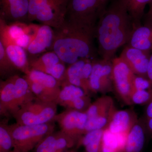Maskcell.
Returning <instances> with one entry per match:
<instances>
[{"label": "cell", "instance_id": "6da1fadb", "mask_svg": "<svg viewBox=\"0 0 152 152\" xmlns=\"http://www.w3.org/2000/svg\"><path fill=\"white\" fill-rule=\"evenodd\" d=\"M130 16L122 0L107 7L98 21L95 37L102 58L112 61L117 50L128 41L134 29Z\"/></svg>", "mask_w": 152, "mask_h": 152}, {"label": "cell", "instance_id": "7a4b0ae2", "mask_svg": "<svg viewBox=\"0 0 152 152\" xmlns=\"http://www.w3.org/2000/svg\"><path fill=\"white\" fill-rule=\"evenodd\" d=\"M54 30V38L50 50L54 52L66 64H72L85 59H94L96 55L94 34L66 21Z\"/></svg>", "mask_w": 152, "mask_h": 152}, {"label": "cell", "instance_id": "3957f363", "mask_svg": "<svg viewBox=\"0 0 152 152\" xmlns=\"http://www.w3.org/2000/svg\"><path fill=\"white\" fill-rule=\"evenodd\" d=\"M109 0H70L65 20L76 27L93 33Z\"/></svg>", "mask_w": 152, "mask_h": 152}, {"label": "cell", "instance_id": "277c9868", "mask_svg": "<svg viewBox=\"0 0 152 152\" xmlns=\"http://www.w3.org/2000/svg\"><path fill=\"white\" fill-rule=\"evenodd\" d=\"M70 0H29L28 23L37 21L51 27H59L65 20Z\"/></svg>", "mask_w": 152, "mask_h": 152}, {"label": "cell", "instance_id": "5b68a950", "mask_svg": "<svg viewBox=\"0 0 152 152\" xmlns=\"http://www.w3.org/2000/svg\"><path fill=\"white\" fill-rule=\"evenodd\" d=\"M54 122L39 125L9 124L14 148L23 152L32 151L42 140L55 130Z\"/></svg>", "mask_w": 152, "mask_h": 152}, {"label": "cell", "instance_id": "8992f818", "mask_svg": "<svg viewBox=\"0 0 152 152\" xmlns=\"http://www.w3.org/2000/svg\"><path fill=\"white\" fill-rule=\"evenodd\" d=\"M57 105L55 102H43L36 98L21 107L13 117L17 124L21 125H39L55 122Z\"/></svg>", "mask_w": 152, "mask_h": 152}, {"label": "cell", "instance_id": "52a82bcc", "mask_svg": "<svg viewBox=\"0 0 152 152\" xmlns=\"http://www.w3.org/2000/svg\"><path fill=\"white\" fill-rule=\"evenodd\" d=\"M24 77L36 98L43 102H56L61 90V83L56 79L32 69Z\"/></svg>", "mask_w": 152, "mask_h": 152}, {"label": "cell", "instance_id": "ba28073f", "mask_svg": "<svg viewBox=\"0 0 152 152\" xmlns=\"http://www.w3.org/2000/svg\"><path fill=\"white\" fill-rule=\"evenodd\" d=\"M114 89L120 99L127 105H132L131 96L134 91L136 75L121 57L112 60Z\"/></svg>", "mask_w": 152, "mask_h": 152}, {"label": "cell", "instance_id": "9c48e42d", "mask_svg": "<svg viewBox=\"0 0 152 152\" xmlns=\"http://www.w3.org/2000/svg\"><path fill=\"white\" fill-rule=\"evenodd\" d=\"M0 42L1 43L10 59L18 70L27 73L31 69L27 53L17 43L9 32L7 23L0 19Z\"/></svg>", "mask_w": 152, "mask_h": 152}, {"label": "cell", "instance_id": "30bf717a", "mask_svg": "<svg viewBox=\"0 0 152 152\" xmlns=\"http://www.w3.org/2000/svg\"><path fill=\"white\" fill-rule=\"evenodd\" d=\"M112 61L94 59L90 76V92L105 94L113 90Z\"/></svg>", "mask_w": 152, "mask_h": 152}, {"label": "cell", "instance_id": "8fae6325", "mask_svg": "<svg viewBox=\"0 0 152 152\" xmlns=\"http://www.w3.org/2000/svg\"><path fill=\"white\" fill-rule=\"evenodd\" d=\"M116 110L112 98L104 95L92 103L86 113L94 129H103L107 127Z\"/></svg>", "mask_w": 152, "mask_h": 152}, {"label": "cell", "instance_id": "7c38bea8", "mask_svg": "<svg viewBox=\"0 0 152 152\" xmlns=\"http://www.w3.org/2000/svg\"><path fill=\"white\" fill-rule=\"evenodd\" d=\"M88 121L86 112L72 109H66L57 114L54 121L56 122L62 132L78 140L85 134V129Z\"/></svg>", "mask_w": 152, "mask_h": 152}, {"label": "cell", "instance_id": "4fadbf2b", "mask_svg": "<svg viewBox=\"0 0 152 152\" xmlns=\"http://www.w3.org/2000/svg\"><path fill=\"white\" fill-rule=\"evenodd\" d=\"M29 60L31 69L50 75L60 83L64 80L66 69V64L53 51Z\"/></svg>", "mask_w": 152, "mask_h": 152}, {"label": "cell", "instance_id": "5bb4252c", "mask_svg": "<svg viewBox=\"0 0 152 152\" xmlns=\"http://www.w3.org/2000/svg\"><path fill=\"white\" fill-rule=\"evenodd\" d=\"M29 0H0V19L9 22L28 23Z\"/></svg>", "mask_w": 152, "mask_h": 152}, {"label": "cell", "instance_id": "9a60e30c", "mask_svg": "<svg viewBox=\"0 0 152 152\" xmlns=\"http://www.w3.org/2000/svg\"><path fill=\"white\" fill-rule=\"evenodd\" d=\"M151 52L145 51L127 45L120 57L127 63L136 75L148 78Z\"/></svg>", "mask_w": 152, "mask_h": 152}, {"label": "cell", "instance_id": "2e32d148", "mask_svg": "<svg viewBox=\"0 0 152 152\" xmlns=\"http://www.w3.org/2000/svg\"><path fill=\"white\" fill-rule=\"evenodd\" d=\"M14 94V86L12 77L0 82V115L9 118L18 111Z\"/></svg>", "mask_w": 152, "mask_h": 152}, {"label": "cell", "instance_id": "e0dca14e", "mask_svg": "<svg viewBox=\"0 0 152 152\" xmlns=\"http://www.w3.org/2000/svg\"><path fill=\"white\" fill-rule=\"evenodd\" d=\"M138 119L133 109H117L107 128L114 134L127 135Z\"/></svg>", "mask_w": 152, "mask_h": 152}, {"label": "cell", "instance_id": "ac0fdd59", "mask_svg": "<svg viewBox=\"0 0 152 152\" xmlns=\"http://www.w3.org/2000/svg\"><path fill=\"white\" fill-rule=\"evenodd\" d=\"M54 38V30L50 26L40 25L35 37L26 49L28 56H36L51 48Z\"/></svg>", "mask_w": 152, "mask_h": 152}, {"label": "cell", "instance_id": "d6986e66", "mask_svg": "<svg viewBox=\"0 0 152 152\" xmlns=\"http://www.w3.org/2000/svg\"><path fill=\"white\" fill-rule=\"evenodd\" d=\"M147 133L144 118L139 119L128 134L122 152H142Z\"/></svg>", "mask_w": 152, "mask_h": 152}, {"label": "cell", "instance_id": "ffe728a7", "mask_svg": "<svg viewBox=\"0 0 152 152\" xmlns=\"http://www.w3.org/2000/svg\"><path fill=\"white\" fill-rule=\"evenodd\" d=\"M128 45L145 51L152 50V26L140 25L134 28Z\"/></svg>", "mask_w": 152, "mask_h": 152}, {"label": "cell", "instance_id": "44dd1931", "mask_svg": "<svg viewBox=\"0 0 152 152\" xmlns=\"http://www.w3.org/2000/svg\"><path fill=\"white\" fill-rule=\"evenodd\" d=\"M14 86V94L17 103L19 107L34 99L33 94L27 81L24 77L18 75L12 76Z\"/></svg>", "mask_w": 152, "mask_h": 152}, {"label": "cell", "instance_id": "7402d4cb", "mask_svg": "<svg viewBox=\"0 0 152 152\" xmlns=\"http://www.w3.org/2000/svg\"><path fill=\"white\" fill-rule=\"evenodd\" d=\"M87 59H89L80 60L69 65V67L66 68L64 77L62 81H64L71 84L80 87L88 94L89 91L85 84L83 75V69Z\"/></svg>", "mask_w": 152, "mask_h": 152}, {"label": "cell", "instance_id": "603a6c76", "mask_svg": "<svg viewBox=\"0 0 152 152\" xmlns=\"http://www.w3.org/2000/svg\"><path fill=\"white\" fill-rule=\"evenodd\" d=\"M128 135L114 134L106 128L103 134L101 152H122Z\"/></svg>", "mask_w": 152, "mask_h": 152}, {"label": "cell", "instance_id": "cb8c5ba5", "mask_svg": "<svg viewBox=\"0 0 152 152\" xmlns=\"http://www.w3.org/2000/svg\"><path fill=\"white\" fill-rule=\"evenodd\" d=\"M104 130L91 131L81 136L78 141L77 146H83L86 152H101Z\"/></svg>", "mask_w": 152, "mask_h": 152}, {"label": "cell", "instance_id": "d4e9b609", "mask_svg": "<svg viewBox=\"0 0 152 152\" xmlns=\"http://www.w3.org/2000/svg\"><path fill=\"white\" fill-rule=\"evenodd\" d=\"M61 91L56 102L62 107L76 98L88 95L80 87L64 81L61 82Z\"/></svg>", "mask_w": 152, "mask_h": 152}, {"label": "cell", "instance_id": "484cf974", "mask_svg": "<svg viewBox=\"0 0 152 152\" xmlns=\"http://www.w3.org/2000/svg\"><path fill=\"white\" fill-rule=\"evenodd\" d=\"M132 20L134 28L140 26L146 6L152 0H122Z\"/></svg>", "mask_w": 152, "mask_h": 152}, {"label": "cell", "instance_id": "4316f807", "mask_svg": "<svg viewBox=\"0 0 152 152\" xmlns=\"http://www.w3.org/2000/svg\"><path fill=\"white\" fill-rule=\"evenodd\" d=\"M18 71L10 59L1 43L0 42V75L3 79L8 78L17 75Z\"/></svg>", "mask_w": 152, "mask_h": 152}, {"label": "cell", "instance_id": "83f0119b", "mask_svg": "<svg viewBox=\"0 0 152 152\" xmlns=\"http://www.w3.org/2000/svg\"><path fill=\"white\" fill-rule=\"evenodd\" d=\"M5 119L0 123V152H10L14 148V142L9 129L8 120Z\"/></svg>", "mask_w": 152, "mask_h": 152}, {"label": "cell", "instance_id": "f1b7e54d", "mask_svg": "<svg viewBox=\"0 0 152 152\" xmlns=\"http://www.w3.org/2000/svg\"><path fill=\"white\" fill-rule=\"evenodd\" d=\"M92 103L88 95H85L74 99L67 103L63 107L66 109H72L81 112H86Z\"/></svg>", "mask_w": 152, "mask_h": 152}, {"label": "cell", "instance_id": "f546056e", "mask_svg": "<svg viewBox=\"0 0 152 152\" xmlns=\"http://www.w3.org/2000/svg\"><path fill=\"white\" fill-rule=\"evenodd\" d=\"M58 132L51 133L43 139L32 150V152H50L53 148Z\"/></svg>", "mask_w": 152, "mask_h": 152}, {"label": "cell", "instance_id": "4dcf8cb0", "mask_svg": "<svg viewBox=\"0 0 152 152\" xmlns=\"http://www.w3.org/2000/svg\"><path fill=\"white\" fill-rule=\"evenodd\" d=\"M152 100V94L150 90H135L131 96L132 104L147 105Z\"/></svg>", "mask_w": 152, "mask_h": 152}, {"label": "cell", "instance_id": "1f68e13d", "mask_svg": "<svg viewBox=\"0 0 152 152\" xmlns=\"http://www.w3.org/2000/svg\"><path fill=\"white\" fill-rule=\"evenodd\" d=\"M152 88L151 84L148 79L136 75L134 82V91L135 90H150Z\"/></svg>", "mask_w": 152, "mask_h": 152}, {"label": "cell", "instance_id": "d6a6232c", "mask_svg": "<svg viewBox=\"0 0 152 152\" xmlns=\"http://www.w3.org/2000/svg\"><path fill=\"white\" fill-rule=\"evenodd\" d=\"M149 9L148 12L145 15L144 18V25L152 26V0L149 4Z\"/></svg>", "mask_w": 152, "mask_h": 152}, {"label": "cell", "instance_id": "836d02e7", "mask_svg": "<svg viewBox=\"0 0 152 152\" xmlns=\"http://www.w3.org/2000/svg\"><path fill=\"white\" fill-rule=\"evenodd\" d=\"M152 118V100L147 104L144 118L145 119Z\"/></svg>", "mask_w": 152, "mask_h": 152}, {"label": "cell", "instance_id": "e575fe53", "mask_svg": "<svg viewBox=\"0 0 152 152\" xmlns=\"http://www.w3.org/2000/svg\"><path fill=\"white\" fill-rule=\"evenodd\" d=\"M147 75L148 79L149 80L152 86V50L151 51L150 54Z\"/></svg>", "mask_w": 152, "mask_h": 152}, {"label": "cell", "instance_id": "d590c367", "mask_svg": "<svg viewBox=\"0 0 152 152\" xmlns=\"http://www.w3.org/2000/svg\"><path fill=\"white\" fill-rule=\"evenodd\" d=\"M144 120L145 123L147 132L150 134L152 138V118L148 119H145L144 118Z\"/></svg>", "mask_w": 152, "mask_h": 152}, {"label": "cell", "instance_id": "8d00e7d4", "mask_svg": "<svg viewBox=\"0 0 152 152\" xmlns=\"http://www.w3.org/2000/svg\"><path fill=\"white\" fill-rule=\"evenodd\" d=\"M10 152H23L22 151H19V150H18L17 149H13L12 151H11Z\"/></svg>", "mask_w": 152, "mask_h": 152}, {"label": "cell", "instance_id": "74e56055", "mask_svg": "<svg viewBox=\"0 0 152 152\" xmlns=\"http://www.w3.org/2000/svg\"><path fill=\"white\" fill-rule=\"evenodd\" d=\"M66 152H76L75 151H72V150H68Z\"/></svg>", "mask_w": 152, "mask_h": 152}, {"label": "cell", "instance_id": "f35d334b", "mask_svg": "<svg viewBox=\"0 0 152 152\" xmlns=\"http://www.w3.org/2000/svg\"><path fill=\"white\" fill-rule=\"evenodd\" d=\"M150 91H151V93L152 94V88L151 89V90H150Z\"/></svg>", "mask_w": 152, "mask_h": 152}, {"label": "cell", "instance_id": "ab89813d", "mask_svg": "<svg viewBox=\"0 0 152 152\" xmlns=\"http://www.w3.org/2000/svg\"></svg>", "mask_w": 152, "mask_h": 152}]
</instances>
